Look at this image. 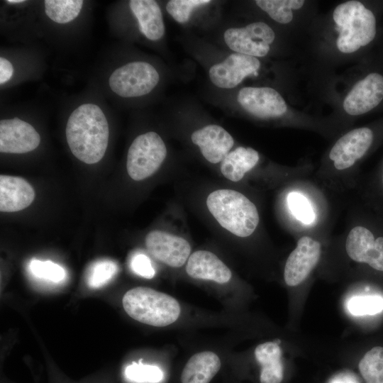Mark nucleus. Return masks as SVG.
<instances>
[{
  "instance_id": "obj_1",
  "label": "nucleus",
  "mask_w": 383,
  "mask_h": 383,
  "mask_svg": "<svg viewBox=\"0 0 383 383\" xmlns=\"http://www.w3.org/2000/svg\"><path fill=\"white\" fill-rule=\"evenodd\" d=\"M65 135L72 153L84 163L94 164L105 155L109 143V123L99 106L84 104L70 114Z\"/></svg>"
},
{
  "instance_id": "obj_2",
  "label": "nucleus",
  "mask_w": 383,
  "mask_h": 383,
  "mask_svg": "<svg viewBox=\"0 0 383 383\" xmlns=\"http://www.w3.org/2000/svg\"><path fill=\"white\" fill-rule=\"evenodd\" d=\"M206 205L218 223L236 236H250L259 223L257 207L238 191H213L208 196Z\"/></svg>"
},
{
  "instance_id": "obj_3",
  "label": "nucleus",
  "mask_w": 383,
  "mask_h": 383,
  "mask_svg": "<svg viewBox=\"0 0 383 383\" xmlns=\"http://www.w3.org/2000/svg\"><path fill=\"white\" fill-rule=\"evenodd\" d=\"M122 304L130 317L155 327L174 323L181 313L180 305L174 297L145 287H134L126 292Z\"/></svg>"
},
{
  "instance_id": "obj_4",
  "label": "nucleus",
  "mask_w": 383,
  "mask_h": 383,
  "mask_svg": "<svg viewBox=\"0 0 383 383\" xmlns=\"http://www.w3.org/2000/svg\"><path fill=\"white\" fill-rule=\"evenodd\" d=\"M339 28L338 49L352 53L368 45L376 35L374 13L358 1H348L337 6L333 13Z\"/></svg>"
},
{
  "instance_id": "obj_5",
  "label": "nucleus",
  "mask_w": 383,
  "mask_h": 383,
  "mask_svg": "<svg viewBox=\"0 0 383 383\" xmlns=\"http://www.w3.org/2000/svg\"><path fill=\"white\" fill-rule=\"evenodd\" d=\"M166 156V145L157 133L150 131L139 135L128 151V174L135 181L148 178L159 169Z\"/></svg>"
},
{
  "instance_id": "obj_6",
  "label": "nucleus",
  "mask_w": 383,
  "mask_h": 383,
  "mask_svg": "<svg viewBox=\"0 0 383 383\" xmlns=\"http://www.w3.org/2000/svg\"><path fill=\"white\" fill-rule=\"evenodd\" d=\"M159 80V73L151 64L134 61L114 70L109 79V84L117 95L131 98L149 94Z\"/></svg>"
},
{
  "instance_id": "obj_7",
  "label": "nucleus",
  "mask_w": 383,
  "mask_h": 383,
  "mask_svg": "<svg viewBox=\"0 0 383 383\" xmlns=\"http://www.w3.org/2000/svg\"><path fill=\"white\" fill-rule=\"evenodd\" d=\"M228 47L235 52L255 57L267 55L275 33L267 23L257 21L241 28H231L223 34Z\"/></svg>"
},
{
  "instance_id": "obj_8",
  "label": "nucleus",
  "mask_w": 383,
  "mask_h": 383,
  "mask_svg": "<svg viewBox=\"0 0 383 383\" xmlns=\"http://www.w3.org/2000/svg\"><path fill=\"white\" fill-rule=\"evenodd\" d=\"M321 255V245L318 240L306 235L300 238L285 264L286 284L295 287L302 283L318 264Z\"/></svg>"
},
{
  "instance_id": "obj_9",
  "label": "nucleus",
  "mask_w": 383,
  "mask_h": 383,
  "mask_svg": "<svg viewBox=\"0 0 383 383\" xmlns=\"http://www.w3.org/2000/svg\"><path fill=\"white\" fill-rule=\"evenodd\" d=\"M260 67V62L257 57L235 52L223 61L212 65L209 76L216 87L231 89L237 87L248 76L256 74Z\"/></svg>"
},
{
  "instance_id": "obj_10",
  "label": "nucleus",
  "mask_w": 383,
  "mask_h": 383,
  "mask_svg": "<svg viewBox=\"0 0 383 383\" xmlns=\"http://www.w3.org/2000/svg\"><path fill=\"white\" fill-rule=\"evenodd\" d=\"M237 101L245 111L262 118L279 117L287 110L283 97L271 87L242 88L238 94Z\"/></svg>"
},
{
  "instance_id": "obj_11",
  "label": "nucleus",
  "mask_w": 383,
  "mask_h": 383,
  "mask_svg": "<svg viewBox=\"0 0 383 383\" xmlns=\"http://www.w3.org/2000/svg\"><path fill=\"white\" fill-rule=\"evenodd\" d=\"M349 257L373 269L383 272V237L374 238L373 233L362 226L353 227L345 240Z\"/></svg>"
},
{
  "instance_id": "obj_12",
  "label": "nucleus",
  "mask_w": 383,
  "mask_h": 383,
  "mask_svg": "<svg viewBox=\"0 0 383 383\" xmlns=\"http://www.w3.org/2000/svg\"><path fill=\"white\" fill-rule=\"evenodd\" d=\"M372 141L373 132L369 128L353 129L335 143L329 152V158L336 170L348 169L364 156Z\"/></svg>"
},
{
  "instance_id": "obj_13",
  "label": "nucleus",
  "mask_w": 383,
  "mask_h": 383,
  "mask_svg": "<svg viewBox=\"0 0 383 383\" xmlns=\"http://www.w3.org/2000/svg\"><path fill=\"white\" fill-rule=\"evenodd\" d=\"M145 245L155 259L172 267L183 266L191 252V246L187 240L160 231L148 233Z\"/></svg>"
},
{
  "instance_id": "obj_14",
  "label": "nucleus",
  "mask_w": 383,
  "mask_h": 383,
  "mask_svg": "<svg viewBox=\"0 0 383 383\" xmlns=\"http://www.w3.org/2000/svg\"><path fill=\"white\" fill-rule=\"evenodd\" d=\"M40 136L28 122L18 118L0 121V151L4 153L21 154L37 148Z\"/></svg>"
},
{
  "instance_id": "obj_15",
  "label": "nucleus",
  "mask_w": 383,
  "mask_h": 383,
  "mask_svg": "<svg viewBox=\"0 0 383 383\" xmlns=\"http://www.w3.org/2000/svg\"><path fill=\"white\" fill-rule=\"evenodd\" d=\"M383 99V76L370 73L357 82L343 101L345 111L351 116L364 114Z\"/></svg>"
},
{
  "instance_id": "obj_16",
  "label": "nucleus",
  "mask_w": 383,
  "mask_h": 383,
  "mask_svg": "<svg viewBox=\"0 0 383 383\" xmlns=\"http://www.w3.org/2000/svg\"><path fill=\"white\" fill-rule=\"evenodd\" d=\"M191 140L199 146L204 158L214 164L222 162L234 144L231 134L223 127L214 124L195 131Z\"/></svg>"
},
{
  "instance_id": "obj_17",
  "label": "nucleus",
  "mask_w": 383,
  "mask_h": 383,
  "mask_svg": "<svg viewBox=\"0 0 383 383\" xmlns=\"http://www.w3.org/2000/svg\"><path fill=\"white\" fill-rule=\"evenodd\" d=\"M35 191L25 179L1 174L0 211L16 212L29 206L35 199Z\"/></svg>"
},
{
  "instance_id": "obj_18",
  "label": "nucleus",
  "mask_w": 383,
  "mask_h": 383,
  "mask_svg": "<svg viewBox=\"0 0 383 383\" xmlns=\"http://www.w3.org/2000/svg\"><path fill=\"white\" fill-rule=\"evenodd\" d=\"M186 272L194 279L211 280L224 284L230 281V269L213 252L197 250L189 257Z\"/></svg>"
},
{
  "instance_id": "obj_19",
  "label": "nucleus",
  "mask_w": 383,
  "mask_h": 383,
  "mask_svg": "<svg viewBox=\"0 0 383 383\" xmlns=\"http://www.w3.org/2000/svg\"><path fill=\"white\" fill-rule=\"evenodd\" d=\"M128 4L138 21L140 31L152 41L162 38L165 29L158 4L154 0H131Z\"/></svg>"
},
{
  "instance_id": "obj_20",
  "label": "nucleus",
  "mask_w": 383,
  "mask_h": 383,
  "mask_svg": "<svg viewBox=\"0 0 383 383\" xmlns=\"http://www.w3.org/2000/svg\"><path fill=\"white\" fill-rule=\"evenodd\" d=\"M221 367V360L213 352L203 351L192 355L181 375L182 383H209Z\"/></svg>"
},
{
  "instance_id": "obj_21",
  "label": "nucleus",
  "mask_w": 383,
  "mask_h": 383,
  "mask_svg": "<svg viewBox=\"0 0 383 383\" xmlns=\"http://www.w3.org/2000/svg\"><path fill=\"white\" fill-rule=\"evenodd\" d=\"M279 340L265 342L255 349V357L261 365L260 383H281L284 377Z\"/></svg>"
},
{
  "instance_id": "obj_22",
  "label": "nucleus",
  "mask_w": 383,
  "mask_h": 383,
  "mask_svg": "<svg viewBox=\"0 0 383 383\" xmlns=\"http://www.w3.org/2000/svg\"><path fill=\"white\" fill-rule=\"evenodd\" d=\"M260 155L252 148L238 147L222 160L221 172L232 182H238L258 162Z\"/></svg>"
},
{
  "instance_id": "obj_23",
  "label": "nucleus",
  "mask_w": 383,
  "mask_h": 383,
  "mask_svg": "<svg viewBox=\"0 0 383 383\" xmlns=\"http://www.w3.org/2000/svg\"><path fill=\"white\" fill-rule=\"evenodd\" d=\"M83 3L82 0H45V11L54 22L67 23L78 16Z\"/></svg>"
},
{
  "instance_id": "obj_24",
  "label": "nucleus",
  "mask_w": 383,
  "mask_h": 383,
  "mask_svg": "<svg viewBox=\"0 0 383 383\" xmlns=\"http://www.w3.org/2000/svg\"><path fill=\"white\" fill-rule=\"evenodd\" d=\"M304 0H257L255 4L273 20L287 24L293 19L292 9H299L304 4Z\"/></svg>"
},
{
  "instance_id": "obj_25",
  "label": "nucleus",
  "mask_w": 383,
  "mask_h": 383,
  "mask_svg": "<svg viewBox=\"0 0 383 383\" xmlns=\"http://www.w3.org/2000/svg\"><path fill=\"white\" fill-rule=\"evenodd\" d=\"M358 367L366 383H383V347L376 346L367 351Z\"/></svg>"
},
{
  "instance_id": "obj_26",
  "label": "nucleus",
  "mask_w": 383,
  "mask_h": 383,
  "mask_svg": "<svg viewBox=\"0 0 383 383\" xmlns=\"http://www.w3.org/2000/svg\"><path fill=\"white\" fill-rule=\"evenodd\" d=\"M124 377L135 383H159L164 378V372L156 365L133 362L125 368Z\"/></svg>"
},
{
  "instance_id": "obj_27",
  "label": "nucleus",
  "mask_w": 383,
  "mask_h": 383,
  "mask_svg": "<svg viewBox=\"0 0 383 383\" xmlns=\"http://www.w3.org/2000/svg\"><path fill=\"white\" fill-rule=\"evenodd\" d=\"M118 267L110 260H101L94 262L89 269L87 282L90 288H100L107 284L116 274Z\"/></svg>"
},
{
  "instance_id": "obj_28",
  "label": "nucleus",
  "mask_w": 383,
  "mask_h": 383,
  "mask_svg": "<svg viewBox=\"0 0 383 383\" xmlns=\"http://www.w3.org/2000/svg\"><path fill=\"white\" fill-rule=\"evenodd\" d=\"M28 267L33 277L45 281L58 283L66 277L65 270L60 265L50 260L42 261L33 259L30 260Z\"/></svg>"
},
{
  "instance_id": "obj_29",
  "label": "nucleus",
  "mask_w": 383,
  "mask_h": 383,
  "mask_svg": "<svg viewBox=\"0 0 383 383\" xmlns=\"http://www.w3.org/2000/svg\"><path fill=\"white\" fill-rule=\"evenodd\" d=\"M350 313L354 316L374 315L383 311V298L379 296H357L348 303Z\"/></svg>"
},
{
  "instance_id": "obj_30",
  "label": "nucleus",
  "mask_w": 383,
  "mask_h": 383,
  "mask_svg": "<svg viewBox=\"0 0 383 383\" xmlns=\"http://www.w3.org/2000/svg\"><path fill=\"white\" fill-rule=\"evenodd\" d=\"M287 202L294 216L304 224H311L315 220V213L311 204L302 194L292 192L289 194Z\"/></svg>"
},
{
  "instance_id": "obj_31",
  "label": "nucleus",
  "mask_w": 383,
  "mask_h": 383,
  "mask_svg": "<svg viewBox=\"0 0 383 383\" xmlns=\"http://www.w3.org/2000/svg\"><path fill=\"white\" fill-rule=\"evenodd\" d=\"M210 2L209 0H171L167 3L166 10L177 22L184 23L189 21L194 9Z\"/></svg>"
},
{
  "instance_id": "obj_32",
  "label": "nucleus",
  "mask_w": 383,
  "mask_h": 383,
  "mask_svg": "<svg viewBox=\"0 0 383 383\" xmlns=\"http://www.w3.org/2000/svg\"><path fill=\"white\" fill-rule=\"evenodd\" d=\"M131 267L136 274L144 278L151 279L155 274L150 258L143 253H136L132 257Z\"/></svg>"
},
{
  "instance_id": "obj_33",
  "label": "nucleus",
  "mask_w": 383,
  "mask_h": 383,
  "mask_svg": "<svg viewBox=\"0 0 383 383\" xmlns=\"http://www.w3.org/2000/svg\"><path fill=\"white\" fill-rule=\"evenodd\" d=\"M13 67L10 61L4 57H0V84L7 82L13 76Z\"/></svg>"
},
{
  "instance_id": "obj_34",
  "label": "nucleus",
  "mask_w": 383,
  "mask_h": 383,
  "mask_svg": "<svg viewBox=\"0 0 383 383\" xmlns=\"http://www.w3.org/2000/svg\"><path fill=\"white\" fill-rule=\"evenodd\" d=\"M330 383H358V382L353 375L342 374L333 378Z\"/></svg>"
},
{
  "instance_id": "obj_35",
  "label": "nucleus",
  "mask_w": 383,
  "mask_h": 383,
  "mask_svg": "<svg viewBox=\"0 0 383 383\" xmlns=\"http://www.w3.org/2000/svg\"><path fill=\"white\" fill-rule=\"evenodd\" d=\"M8 4H21L25 2L24 0H7L6 1Z\"/></svg>"
},
{
  "instance_id": "obj_36",
  "label": "nucleus",
  "mask_w": 383,
  "mask_h": 383,
  "mask_svg": "<svg viewBox=\"0 0 383 383\" xmlns=\"http://www.w3.org/2000/svg\"><path fill=\"white\" fill-rule=\"evenodd\" d=\"M382 183H383V174H382Z\"/></svg>"
}]
</instances>
